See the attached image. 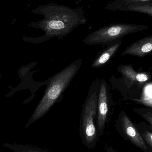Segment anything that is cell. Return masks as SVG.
<instances>
[{
  "label": "cell",
  "instance_id": "obj_6",
  "mask_svg": "<svg viewBox=\"0 0 152 152\" xmlns=\"http://www.w3.org/2000/svg\"><path fill=\"white\" fill-rule=\"evenodd\" d=\"M113 105H115V103L113 101L106 80L100 79L96 121V128L100 137L104 133L109 117L110 106Z\"/></svg>",
  "mask_w": 152,
  "mask_h": 152
},
{
  "label": "cell",
  "instance_id": "obj_10",
  "mask_svg": "<svg viewBox=\"0 0 152 152\" xmlns=\"http://www.w3.org/2000/svg\"><path fill=\"white\" fill-rule=\"evenodd\" d=\"M118 11L139 12L152 17V1L127 5L119 8Z\"/></svg>",
  "mask_w": 152,
  "mask_h": 152
},
{
  "label": "cell",
  "instance_id": "obj_14",
  "mask_svg": "<svg viewBox=\"0 0 152 152\" xmlns=\"http://www.w3.org/2000/svg\"><path fill=\"white\" fill-rule=\"evenodd\" d=\"M26 152H51L46 150H42V149H38V148H33V149H29L26 151Z\"/></svg>",
  "mask_w": 152,
  "mask_h": 152
},
{
  "label": "cell",
  "instance_id": "obj_4",
  "mask_svg": "<svg viewBox=\"0 0 152 152\" xmlns=\"http://www.w3.org/2000/svg\"><path fill=\"white\" fill-rule=\"evenodd\" d=\"M148 26L136 24H111L100 28L90 33L83 39L82 42L87 45H107L116 40L121 39L125 36L143 32L148 29Z\"/></svg>",
  "mask_w": 152,
  "mask_h": 152
},
{
  "label": "cell",
  "instance_id": "obj_7",
  "mask_svg": "<svg viewBox=\"0 0 152 152\" xmlns=\"http://www.w3.org/2000/svg\"><path fill=\"white\" fill-rule=\"evenodd\" d=\"M115 127L120 134L144 152L147 147L142 135L124 111L121 110L115 121Z\"/></svg>",
  "mask_w": 152,
  "mask_h": 152
},
{
  "label": "cell",
  "instance_id": "obj_9",
  "mask_svg": "<svg viewBox=\"0 0 152 152\" xmlns=\"http://www.w3.org/2000/svg\"><path fill=\"white\" fill-rule=\"evenodd\" d=\"M122 38L106 45L105 49L97 54L92 64V68H99L105 66L115 55L122 44Z\"/></svg>",
  "mask_w": 152,
  "mask_h": 152
},
{
  "label": "cell",
  "instance_id": "obj_3",
  "mask_svg": "<svg viewBox=\"0 0 152 152\" xmlns=\"http://www.w3.org/2000/svg\"><path fill=\"white\" fill-rule=\"evenodd\" d=\"M100 79L93 81L82 105L80 121L79 135L82 143L88 149H94L100 136L96 126L97 101Z\"/></svg>",
  "mask_w": 152,
  "mask_h": 152
},
{
  "label": "cell",
  "instance_id": "obj_17",
  "mask_svg": "<svg viewBox=\"0 0 152 152\" xmlns=\"http://www.w3.org/2000/svg\"><path fill=\"white\" fill-rule=\"evenodd\" d=\"M1 75H0V77H1Z\"/></svg>",
  "mask_w": 152,
  "mask_h": 152
},
{
  "label": "cell",
  "instance_id": "obj_13",
  "mask_svg": "<svg viewBox=\"0 0 152 152\" xmlns=\"http://www.w3.org/2000/svg\"><path fill=\"white\" fill-rule=\"evenodd\" d=\"M142 136L145 142H146L152 148V133L146 131Z\"/></svg>",
  "mask_w": 152,
  "mask_h": 152
},
{
  "label": "cell",
  "instance_id": "obj_5",
  "mask_svg": "<svg viewBox=\"0 0 152 152\" xmlns=\"http://www.w3.org/2000/svg\"><path fill=\"white\" fill-rule=\"evenodd\" d=\"M121 77L117 78L113 76L110 79L113 88L119 91L127 99L128 94L133 89L139 90L151 80V76L148 73L136 72L134 70L132 64L120 65L117 69Z\"/></svg>",
  "mask_w": 152,
  "mask_h": 152
},
{
  "label": "cell",
  "instance_id": "obj_1",
  "mask_svg": "<svg viewBox=\"0 0 152 152\" xmlns=\"http://www.w3.org/2000/svg\"><path fill=\"white\" fill-rule=\"evenodd\" d=\"M31 12L43 17L41 20L28 24L30 27L41 29L44 32L42 36L36 38L24 37L34 43H41L52 38L63 40L78 27L88 21L81 7L72 8L55 3L39 5Z\"/></svg>",
  "mask_w": 152,
  "mask_h": 152
},
{
  "label": "cell",
  "instance_id": "obj_15",
  "mask_svg": "<svg viewBox=\"0 0 152 152\" xmlns=\"http://www.w3.org/2000/svg\"><path fill=\"white\" fill-rule=\"evenodd\" d=\"M106 152H117L113 149V147L110 146L106 150Z\"/></svg>",
  "mask_w": 152,
  "mask_h": 152
},
{
  "label": "cell",
  "instance_id": "obj_11",
  "mask_svg": "<svg viewBox=\"0 0 152 152\" xmlns=\"http://www.w3.org/2000/svg\"><path fill=\"white\" fill-rule=\"evenodd\" d=\"M151 1L152 0H114L107 4L105 8L108 10L115 12L119 8L127 5Z\"/></svg>",
  "mask_w": 152,
  "mask_h": 152
},
{
  "label": "cell",
  "instance_id": "obj_12",
  "mask_svg": "<svg viewBox=\"0 0 152 152\" xmlns=\"http://www.w3.org/2000/svg\"><path fill=\"white\" fill-rule=\"evenodd\" d=\"M134 112L140 115L152 129V107L134 108L133 110Z\"/></svg>",
  "mask_w": 152,
  "mask_h": 152
},
{
  "label": "cell",
  "instance_id": "obj_16",
  "mask_svg": "<svg viewBox=\"0 0 152 152\" xmlns=\"http://www.w3.org/2000/svg\"><path fill=\"white\" fill-rule=\"evenodd\" d=\"M20 152H26V151H22Z\"/></svg>",
  "mask_w": 152,
  "mask_h": 152
},
{
  "label": "cell",
  "instance_id": "obj_2",
  "mask_svg": "<svg viewBox=\"0 0 152 152\" xmlns=\"http://www.w3.org/2000/svg\"><path fill=\"white\" fill-rule=\"evenodd\" d=\"M82 63V59H78L47 80L43 96L27 123L26 128L43 117L58 102L77 74Z\"/></svg>",
  "mask_w": 152,
  "mask_h": 152
},
{
  "label": "cell",
  "instance_id": "obj_8",
  "mask_svg": "<svg viewBox=\"0 0 152 152\" xmlns=\"http://www.w3.org/2000/svg\"><path fill=\"white\" fill-rule=\"evenodd\" d=\"M152 53V35L145 37L127 47L121 56L130 55L143 58Z\"/></svg>",
  "mask_w": 152,
  "mask_h": 152
}]
</instances>
